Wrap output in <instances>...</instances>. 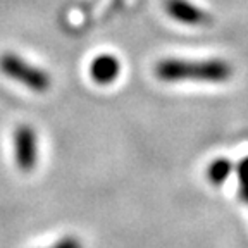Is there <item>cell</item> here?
I'll return each mask as SVG.
<instances>
[{"mask_svg": "<svg viewBox=\"0 0 248 248\" xmlns=\"http://www.w3.org/2000/svg\"><path fill=\"white\" fill-rule=\"evenodd\" d=\"M240 198L245 202V203H248V185H241V188H240Z\"/></svg>", "mask_w": 248, "mask_h": 248, "instance_id": "cell-9", "label": "cell"}, {"mask_svg": "<svg viewBox=\"0 0 248 248\" xmlns=\"http://www.w3.org/2000/svg\"><path fill=\"white\" fill-rule=\"evenodd\" d=\"M155 76L160 81H205L222 83L232 76V67L222 59L186 61V59H162L155 66Z\"/></svg>", "mask_w": 248, "mask_h": 248, "instance_id": "cell-1", "label": "cell"}, {"mask_svg": "<svg viewBox=\"0 0 248 248\" xmlns=\"http://www.w3.org/2000/svg\"><path fill=\"white\" fill-rule=\"evenodd\" d=\"M50 248H83V245L76 236H66L59 240L57 243H54Z\"/></svg>", "mask_w": 248, "mask_h": 248, "instance_id": "cell-7", "label": "cell"}, {"mask_svg": "<svg viewBox=\"0 0 248 248\" xmlns=\"http://www.w3.org/2000/svg\"><path fill=\"white\" fill-rule=\"evenodd\" d=\"M14 157L16 164L23 172H31L38 162V141L35 129L21 124L14 131Z\"/></svg>", "mask_w": 248, "mask_h": 248, "instance_id": "cell-3", "label": "cell"}, {"mask_svg": "<svg viewBox=\"0 0 248 248\" xmlns=\"http://www.w3.org/2000/svg\"><path fill=\"white\" fill-rule=\"evenodd\" d=\"M121 74V62L112 54H100L90 62V76L97 85H112Z\"/></svg>", "mask_w": 248, "mask_h": 248, "instance_id": "cell-5", "label": "cell"}, {"mask_svg": "<svg viewBox=\"0 0 248 248\" xmlns=\"http://www.w3.org/2000/svg\"><path fill=\"white\" fill-rule=\"evenodd\" d=\"M232 170L231 160L224 159V157H219V159L212 160L207 167V179L212 183L214 186H221L226 179L229 178Z\"/></svg>", "mask_w": 248, "mask_h": 248, "instance_id": "cell-6", "label": "cell"}, {"mask_svg": "<svg viewBox=\"0 0 248 248\" xmlns=\"http://www.w3.org/2000/svg\"><path fill=\"white\" fill-rule=\"evenodd\" d=\"M0 71L33 92H46L50 88V76L45 71L26 62L12 52H5L4 55H0Z\"/></svg>", "mask_w": 248, "mask_h": 248, "instance_id": "cell-2", "label": "cell"}, {"mask_svg": "<svg viewBox=\"0 0 248 248\" xmlns=\"http://www.w3.org/2000/svg\"><path fill=\"white\" fill-rule=\"evenodd\" d=\"M166 11L172 19L190 26H200V24L210 23L209 12L197 7L188 0H166Z\"/></svg>", "mask_w": 248, "mask_h": 248, "instance_id": "cell-4", "label": "cell"}, {"mask_svg": "<svg viewBox=\"0 0 248 248\" xmlns=\"http://www.w3.org/2000/svg\"><path fill=\"white\" fill-rule=\"evenodd\" d=\"M238 178H240L241 185H248V157H245L236 167Z\"/></svg>", "mask_w": 248, "mask_h": 248, "instance_id": "cell-8", "label": "cell"}]
</instances>
